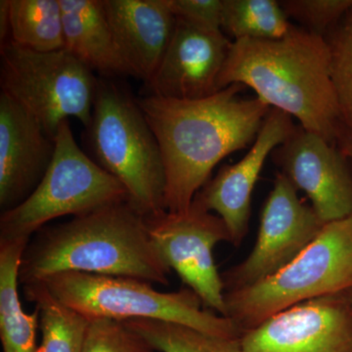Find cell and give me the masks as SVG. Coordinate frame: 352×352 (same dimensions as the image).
I'll list each match as a JSON object with an SVG mask.
<instances>
[{"instance_id": "1", "label": "cell", "mask_w": 352, "mask_h": 352, "mask_svg": "<svg viewBox=\"0 0 352 352\" xmlns=\"http://www.w3.org/2000/svg\"><path fill=\"white\" fill-rule=\"evenodd\" d=\"M245 88L234 83L199 100L136 98L163 156L168 212L189 210L214 166L254 144L271 107L258 97H243Z\"/></svg>"}, {"instance_id": "2", "label": "cell", "mask_w": 352, "mask_h": 352, "mask_svg": "<svg viewBox=\"0 0 352 352\" xmlns=\"http://www.w3.org/2000/svg\"><path fill=\"white\" fill-rule=\"evenodd\" d=\"M234 83L251 87L271 108L295 117L303 129L338 146L344 126L323 36L293 25L284 38L275 41H233L219 89Z\"/></svg>"}, {"instance_id": "3", "label": "cell", "mask_w": 352, "mask_h": 352, "mask_svg": "<svg viewBox=\"0 0 352 352\" xmlns=\"http://www.w3.org/2000/svg\"><path fill=\"white\" fill-rule=\"evenodd\" d=\"M63 272L168 285L171 270L150 239L144 215L124 201L39 230L23 254L20 283Z\"/></svg>"}, {"instance_id": "4", "label": "cell", "mask_w": 352, "mask_h": 352, "mask_svg": "<svg viewBox=\"0 0 352 352\" xmlns=\"http://www.w3.org/2000/svg\"><path fill=\"white\" fill-rule=\"evenodd\" d=\"M85 131L95 162L124 185L132 207L144 217L166 210L161 149L129 90L110 78H99Z\"/></svg>"}, {"instance_id": "5", "label": "cell", "mask_w": 352, "mask_h": 352, "mask_svg": "<svg viewBox=\"0 0 352 352\" xmlns=\"http://www.w3.org/2000/svg\"><path fill=\"white\" fill-rule=\"evenodd\" d=\"M351 291L352 214L325 224L316 239L275 274L226 292V317L243 333L298 303Z\"/></svg>"}, {"instance_id": "6", "label": "cell", "mask_w": 352, "mask_h": 352, "mask_svg": "<svg viewBox=\"0 0 352 352\" xmlns=\"http://www.w3.org/2000/svg\"><path fill=\"white\" fill-rule=\"evenodd\" d=\"M51 293L88 319H151L180 324L208 335L241 338L230 319L204 307L191 289L164 293L143 280L63 272L44 280Z\"/></svg>"}, {"instance_id": "7", "label": "cell", "mask_w": 352, "mask_h": 352, "mask_svg": "<svg viewBox=\"0 0 352 352\" xmlns=\"http://www.w3.org/2000/svg\"><path fill=\"white\" fill-rule=\"evenodd\" d=\"M54 140V157L38 186L19 206L1 212L0 241L30 242L51 220L129 201L124 185L80 149L69 120L60 124Z\"/></svg>"}, {"instance_id": "8", "label": "cell", "mask_w": 352, "mask_h": 352, "mask_svg": "<svg viewBox=\"0 0 352 352\" xmlns=\"http://www.w3.org/2000/svg\"><path fill=\"white\" fill-rule=\"evenodd\" d=\"M98 80L68 50L38 52L9 41L1 44L2 94L38 120L51 138L69 118L89 126Z\"/></svg>"}, {"instance_id": "9", "label": "cell", "mask_w": 352, "mask_h": 352, "mask_svg": "<svg viewBox=\"0 0 352 352\" xmlns=\"http://www.w3.org/2000/svg\"><path fill=\"white\" fill-rule=\"evenodd\" d=\"M145 224L170 270L200 298L204 307L226 317L223 281L212 254L219 243H231L223 220L192 204L186 212L164 210L147 215Z\"/></svg>"}, {"instance_id": "10", "label": "cell", "mask_w": 352, "mask_h": 352, "mask_svg": "<svg viewBox=\"0 0 352 352\" xmlns=\"http://www.w3.org/2000/svg\"><path fill=\"white\" fill-rule=\"evenodd\" d=\"M324 226L314 208L298 198V190L277 173L252 252L221 274L224 293L247 288L281 270L316 239Z\"/></svg>"}, {"instance_id": "11", "label": "cell", "mask_w": 352, "mask_h": 352, "mask_svg": "<svg viewBox=\"0 0 352 352\" xmlns=\"http://www.w3.org/2000/svg\"><path fill=\"white\" fill-rule=\"evenodd\" d=\"M271 157L279 173L307 194L323 223L352 214L351 160L339 146L296 126Z\"/></svg>"}, {"instance_id": "12", "label": "cell", "mask_w": 352, "mask_h": 352, "mask_svg": "<svg viewBox=\"0 0 352 352\" xmlns=\"http://www.w3.org/2000/svg\"><path fill=\"white\" fill-rule=\"evenodd\" d=\"M243 352H352L347 294L314 298L273 315L241 336Z\"/></svg>"}, {"instance_id": "13", "label": "cell", "mask_w": 352, "mask_h": 352, "mask_svg": "<svg viewBox=\"0 0 352 352\" xmlns=\"http://www.w3.org/2000/svg\"><path fill=\"white\" fill-rule=\"evenodd\" d=\"M291 116L271 108L250 151L235 164H226L196 194L192 204L223 220L231 244L239 245L249 232L252 194L266 159L295 129Z\"/></svg>"}, {"instance_id": "14", "label": "cell", "mask_w": 352, "mask_h": 352, "mask_svg": "<svg viewBox=\"0 0 352 352\" xmlns=\"http://www.w3.org/2000/svg\"><path fill=\"white\" fill-rule=\"evenodd\" d=\"M233 41L222 31H208L176 20L175 32L149 94L175 100H199L220 91L219 82Z\"/></svg>"}, {"instance_id": "15", "label": "cell", "mask_w": 352, "mask_h": 352, "mask_svg": "<svg viewBox=\"0 0 352 352\" xmlns=\"http://www.w3.org/2000/svg\"><path fill=\"white\" fill-rule=\"evenodd\" d=\"M54 138L38 120L0 92V208L12 210L27 200L47 173Z\"/></svg>"}, {"instance_id": "16", "label": "cell", "mask_w": 352, "mask_h": 352, "mask_svg": "<svg viewBox=\"0 0 352 352\" xmlns=\"http://www.w3.org/2000/svg\"><path fill=\"white\" fill-rule=\"evenodd\" d=\"M120 55L135 78L148 83L170 45L176 18L166 0H102Z\"/></svg>"}, {"instance_id": "17", "label": "cell", "mask_w": 352, "mask_h": 352, "mask_svg": "<svg viewBox=\"0 0 352 352\" xmlns=\"http://www.w3.org/2000/svg\"><path fill=\"white\" fill-rule=\"evenodd\" d=\"M65 48L104 78L134 76L118 50L102 0H60Z\"/></svg>"}, {"instance_id": "18", "label": "cell", "mask_w": 352, "mask_h": 352, "mask_svg": "<svg viewBox=\"0 0 352 352\" xmlns=\"http://www.w3.org/2000/svg\"><path fill=\"white\" fill-rule=\"evenodd\" d=\"M29 241H0V340L3 352H39V311L23 308L18 293L23 254Z\"/></svg>"}, {"instance_id": "19", "label": "cell", "mask_w": 352, "mask_h": 352, "mask_svg": "<svg viewBox=\"0 0 352 352\" xmlns=\"http://www.w3.org/2000/svg\"><path fill=\"white\" fill-rule=\"evenodd\" d=\"M24 294L39 311V352H82L90 319L58 300L43 282L24 285Z\"/></svg>"}, {"instance_id": "20", "label": "cell", "mask_w": 352, "mask_h": 352, "mask_svg": "<svg viewBox=\"0 0 352 352\" xmlns=\"http://www.w3.org/2000/svg\"><path fill=\"white\" fill-rule=\"evenodd\" d=\"M9 41L38 52L64 50L60 0H9Z\"/></svg>"}, {"instance_id": "21", "label": "cell", "mask_w": 352, "mask_h": 352, "mask_svg": "<svg viewBox=\"0 0 352 352\" xmlns=\"http://www.w3.org/2000/svg\"><path fill=\"white\" fill-rule=\"evenodd\" d=\"M292 25L279 1L223 0L221 31L233 41H275L284 38Z\"/></svg>"}, {"instance_id": "22", "label": "cell", "mask_w": 352, "mask_h": 352, "mask_svg": "<svg viewBox=\"0 0 352 352\" xmlns=\"http://www.w3.org/2000/svg\"><path fill=\"white\" fill-rule=\"evenodd\" d=\"M159 352H243L241 338H221L196 329L151 319L126 321Z\"/></svg>"}, {"instance_id": "23", "label": "cell", "mask_w": 352, "mask_h": 352, "mask_svg": "<svg viewBox=\"0 0 352 352\" xmlns=\"http://www.w3.org/2000/svg\"><path fill=\"white\" fill-rule=\"evenodd\" d=\"M331 56V78L342 126L352 134V6L324 36Z\"/></svg>"}, {"instance_id": "24", "label": "cell", "mask_w": 352, "mask_h": 352, "mask_svg": "<svg viewBox=\"0 0 352 352\" xmlns=\"http://www.w3.org/2000/svg\"><path fill=\"white\" fill-rule=\"evenodd\" d=\"M82 352H156L154 347L126 325L107 318L90 319Z\"/></svg>"}, {"instance_id": "25", "label": "cell", "mask_w": 352, "mask_h": 352, "mask_svg": "<svg viewBox=\"0 0 352 352\" xmlns=\"http://www.w3.org/2000/svg\"><path fill=\"white\" fill-rule=\"evenodd\" d=\"M280 6L307 31L325 36L352 6V0H283Z\"/></svg>"}, {"instance_id": "26", "label": "cell", "mask_w": 352, "mask_h": 352, "mask_svg": "<svg viewBox=\"0 0 352 352\" xmlns=\"http://www.w3.org/2000/svg\"><path fill=\"white\" fill-rule=\"evenodd\" d=\"M176 20L208 31H221L223 0H166Z\"/></svg>"}, {"instance_id": "27", "label": "cell", "mask_w": 352, "mask_h": 352, "mask_svg": "<svg viewBox=\"0 0 352 352\" xmlns=\"http://www.w3.org/2000/svg\"><path fill=\"white\" fill-rule=\"evenodd\" d=\"M9 36V0L0 1V39L1 44L7 43Z\"/></svg>"}, {"instance_id": "28", "label": "cell", "mask_w": 352, "mask_h": 352, "mask_svg": "<svg viewBox=\"0 0 352 352\" xmlns=\"http://www.w3.org/2000/svg\"><path fill=\"white\" fill-rule=\"evenodd\" d=\"M338 146L352 162V134L347 132L346 129H342L338 139Z\"/></svg>"}, {"instance_id": "29", "label": "cell", "mask_w": 352, "mask_h": 352, "mask_svg": "<svg viewBox=\"0 0 352 352\" xmlns=\"http://www.w3.org/2000/svg\"><path fill=\"white\" fill-rule=\"evenodd\" d=\"M347 296H349V298H351V300L352 302V291L349 292V293H346Z\"/></svg>"}]
</instances>
